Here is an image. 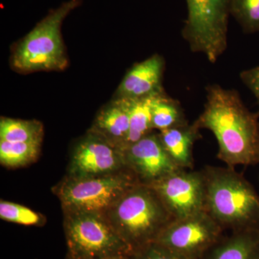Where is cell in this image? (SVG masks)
<instances>
[{"instance_id": "cell-1", "label": "cell", "mask_w": 259, "mask_h": 259, "mask_svg": "<svg viewBox=\"0 0 259 259\" xmlns=\"http://www.w3.org/2000/svg\"><path fill=\"white\" fill-rule=\"evenodd\" d=\"M206 90L207 100L197 122L215 136L218 158L230 166L259 163V113L250 112L236 90L218 84Z\"/></svg>"}, {"instance_id": "cell-24", "label": "cell", "mask_w": 259, "mask_h": 259, "mask_svg": "<svg viewBox=\"0 0 259 259\" xmlns=\"http://www.w3.org/2000/svg\"><path fill=\"white\" fill-rule=\"evenodd\" d=\"M105 259H131V258H130L129 255H116V256L110 257V258Z\"/></svg>"}, {"instance_id": "cell-11", "label": "cell", "mask_w": 259, "mask_h": 259, "mask_svg": "<svg viewBox=\"0 0 259 259\" xmlns=\"http://www.w3.org/2000/svg\"><path fill=\"white\" fill-rule=\"evenodd\" d=\"M122 151L126 166L144 185H151L181 169L166 152L158 134L152 132Z\"/></svg>"}, {"instance_id": "cell-18", "label": "cell", "mask_w": 259, "mask_h": 259, "mask_svg": "<svg viewBox=\"0 0 259 259\" xmlns=\"http://www.w3.org/2000/svg\"><path fill=\"white\" fill-rule=\"evenodd\" d=\"M44 125L39 121L1 117L0 140L14 143L41 144Z\"/></svg>"}, {"instance_id": "cell-13", "label": "cell", "mask_w": 259, "mask_h": 259, "mask_svg": "<svg viewBox=\"0 0 259 259\" xmlns=\"http://www.w3.org/2000/svg\"><path fill=\"white\" fill-rule=\"evenodd\" d=\"M90 131L120 148L125 146L130 131V117L125 99L115 98L97 114Z\"/></svg>"}, {"instance_id": "cell-5", "label": "cell", "mask_w": 259, "mask_h": 259, "mask_svg": "<svg viewBox=\"0 0 259 259\" xmlns=\"http://www.w3.org/2000/svg\"><path fill=\"white\" fill-rule=\"evenodd\" d=\"M65 214L67 259H105L132 253V249L117 234L105 214Z\"/></svg>"}, {"instance_id": "cell-25", "label": "cell", "mask_w": 259, "mask_h": 259, "mask_svg": "<svg viewBox=\"0 0 259 259\" xmlns=\"http://www.w3.org/2000/svg\"><path fill=\"white\" fill-rule=\"evenodd\" d=\"M253 259H259V250H258V252H257L256 255H255V256Z\"/></svg>"}, {"instance_id": "cell-10", "label": "cell", "mask_w": 259, "mask_h": 259, "mask_svg": "<svg viewBox=\"0 0 259 259\" xmlns=\"http://www.w3.org/2000/svg\"><path fill=\"white\" fill-rule=\"evenodd\" d=\"M120 148L90 131L75 146L69 166L70 177L102 176L126 168Z\"/></svg>"}, {"instance_id": "cell-8", "label": "cell", "mask_w": 259, "mask_h": 259, "mask_svg": "<svg viewBox=\"0 0 259 259\" xmlns=\"http://www.w3.org/2000/svg\"><path fill=\"white\" fill-rule=\"evenodd\" d=\"M221 226L207 212L173 219L158 234L155 243L191 259H199L217 242Z\"/></svg>"}, {"instance_id": "cell-23", "label": "cell", "mask_w": 259, "mask_h": 259, "mask_svg": "<svg viewBox=\"0 0 259 259\" xmlns=\"http://www.w3.org/2000/svg\"><path fill=\"white\" fill-rule=\"evenodd\" d=\"M240 78L254 95L259 107V66L242 71Z\"/></svg>"}, {"instance_id": "cell-3", "label": "cell", "mask_w": 259, "mask_h": 259, "mask_svg": "<svg viewBox=\"0 0 259 259\" xmlns=\"http://www.w3.org/2000/svg\"><path fill=\"white\" fill-rule=\"evenodd\" d=\"M81 3L82 0H69L51 10L15 46L11 56L13 69L22 74L66 69L69 61L61 35V25L68 15Z\"/></svg>"}, {"instance_id": "cell-21", "label": "cell", "mask_w": 259, "mask_h": 259, "mask_svg": "<svg viewBox=\"0 0 259 259\" xmlns=\"http://www.w3.org/2000/svg\"><path fill=\"white\" fill-rule=\"evenodd\" d=\"M0 218L8 222L24 226H40L44 218L28 207L8 201L0 202Z\"/></svg>"}, {"instance_id": "cell-22", "label": "cell", "mask_w": 259, "mask_h": 259, "mask_svg": "<svg viewBox=\"0 0 259 259\" xmlns=\"http://www.w3.org/2000/svg\"><path fill=\"white\" fill-rule=\"evenodd\" d=\"M129 256L131 259H191L155 242L134 250Z\"/></svg>"}, {"instance_id": "cell-20", "label": "cell", "mask_w": 259, "mask_h": 259, "mask_svg": "<svg viewBox=\"0 0 259 259\" xmlns=\"http://www.w3.org/2000/svg\"><path fill=\"white\" fill-rule=\"evenodd\" d=\"M231 15L246 33L259 32V0H231Z\"/></svg>"}, {"instance_id": "cell-9", "label": "cell", "mask_w": 259, "mask_h": 259, "mask_svg": "<svg viewBox=\"0 0 259 259\" xmlns=\"http://www.w3.org/2000/svg\"><path fill=\"white\" fill-rule=\"evenodd\" d=\"M154 190L173 219L206 210L204 177L181 169L148 185Z\"/></svg>"}, {"instance_id": "cell-4", "label": "cell", "mask_w": 259, "mask_h": 259, "mask_svg": "<svg viewBox=\"0 0 259 259\" xmlns=\"http://www.w3.org/2000/svg\"><path fill=\"white\" fill-rule=\"evenodd\" d=\"M206 210L220 225L243 230L259 224V196L234 172L217 170L204 177Z\"/></svg>"}, {"instance_id": "cell-17", "label": "cell", "mask_w": 259, "mask_h": 259, "mask_svg": "<svg viewBox=\"0 0 259 259\" xmlns=\"http://www.w3.org/2000/svg\"><path fill=\"white\" fill-rule=\"evenodd\" d=\"M155 95L144 98L125 99L128 108L130 131L122 150L152 132L151 109Z\"/></svg>"}, {"instance_id": "cell-14", "label": "cell", "mask_w": 259, "mask_h": 259, "mask_svg": "<svg viewBox=\"0 0 259 259\" xmlns=\"http://www.w3.org/2000/svg\"><path fill=\"white\" fill-rule=\"evenodd\" d=\"M199 128L196 121L192 125L187 122L160 131L158 136L163 147L179 168L192 166V150L196 140L199 138Z\"/></svg>"}, {"instance_id": "cell-6", "label": "cell", "mask_w": 259, "mask_h": 259, "mask_svg": "<svg viewBox=\"0 0 259 259\" xmlns=\"http://www.w3.org/2000/svg\"><path fill=\"white\" fill-rule=\"evenodd\" d=\"M187 15L182 35L194 53L215 63L228 47L231 0H185Z\"/></svg>"}, {"instance_id": "cell-15", "label": "cell", "mask_w": 259, "mask_h": 259, "mask_svg": "<svg viewBox=\"0 0 259 259\" xmlns=\"http://www.w3.org/2000/svg\"><path fill=\"white\" fill-rule=\"evenodd\" d=\"M259 250V231L256 228L243 232L220 245L209 259H253Z\"/></svg>"}, {"instance_id": "cell-2", "label": "cell", "mask_w": 259, "mask_h": 259, "mask_svg": "<svg viewBox=\"0 0 259 259\" xmlns=\"http://www.w3.org/2000/svg\"><path fill=\"white\" fill-rule=\"evenodd\" d=\"M133 251L153 243L173 218L149 186L138 184L105 213Z\"/></svg>"}, {"instance_id": "cell-12", "label": "cell", "mask_w": 259, "mask_h": 259, "mask_svg": "<svg viewBox=\"0 0 259 259\" xmlns=\"http://www.w3.org/2000/svg\"><path fill=\"white\" fill-rule=\"evenodd\" d=\"M164 69V59L158 54L135 64L122 79L115 98H144L164 92L162 87Z\"/></svg>"}, {"instance_id": "cell-7", "label": "cell", "mask_w": 259, "mask_h": 259, "mask_svg": "<svg viewBox=\"0 0 259 259\" xmlns=\"http://www.w3.org/2000/svg\"><path fill=\"white\" fill-rule=\"evenodd\" d=\"M138 185L123 171L102 176L68 177L57 190L65 212L105 214L127 191Z\"/></svg>"}, {"instance_id": "cell-16", "label": "cell", "mask_w": 259, "mask_h": 259, "mask_svg": "<svg viewBox=\"0 0 259 259\" xmlns=\"http://www.w3.org/2000/svg\"><path fill=\"white\" fill-rule=\"evenodd\" d=\"M151 125L159 131L187 123L180 102L162 92L153 97L151 103Z\"/></svg>"}, {"instance_id": "cell-19", "label": "cell", "mask_w": 259, "mask_h": 259, "mask_svg": "<svg viewBox=\"0 0 259 259\" xmlns=\"http://www.w3.org/2000/svg\"><path fill=\"white\" fill-rule=\"evenodd\" d=\"M40 145L34 143H14L0 140V162L5 166L18 168L35 161Z\"/></svg>"}]
</instances>
